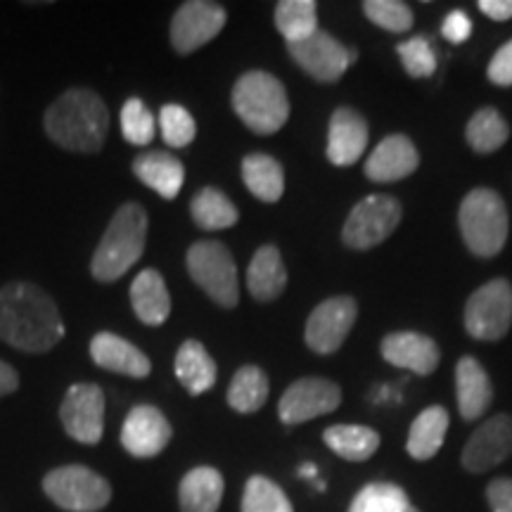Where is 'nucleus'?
Masks as SVG:
<instances>
[{
	"instance_id": "nucleus-1",
	"label": "nucleus",
	"mask_w": 512,
	"mask_h": 512,
	"mask_svg": "<svg viewBox=\"0 0 512 512\" xmlns=\"http://www.w3.org/2000/svg\"><path fill=\"white\" fill-rule=\"evenodd\" d=\"M64 320L46 290L34 283L0 287V339L27 354H46L64 339Z\"/></svg>"
},
{
	"instance_id": "nucleus-2",
	"label": "nucleus",
	"mask_w": 512,
	"mask_h": 512,
	"mask_svg": "<svg viewBox=\"0 0 512 512\" xmlns=\"http://www.w3.org/2000/svg\"><path fill=\"white\" fill-rule=\"evenodd\" d=\"M48 138L55 145L79 155H93L110 133V110L91 88H69L46 110Z\"/></svg>"
},
{
	"instance_id": "nucleus-3",
	"label": "nucleus",
	"mask_w": 512,
	"mask_h": 512,
	"mask_svg": "<svg viewBox=\"0 0 512 512\" xmlns=\"http://www.w3.org/2000/svg\"><path fill=\"white\" fill-rule=\"evenodd\" d=\"M147 223L143 204H121L91 259V275L98 283H114L138 264L147 245Z\"/></svg>"
},
{
	"instance_id": "nucleus-4",
	"label": "nucleus",
	"mask_w": 512,
	"mask_h": 512,
	"mask_svg": "<svg viewBox=\"0 0 512 512\" xmlns=\"http://www.w3.org/2000/svg\"><path fill=\"white\" fill-rule=\"evenodd\" d=\"M230 102L242 124L259 136H273L290 119V98L283 81L264 69L242 74L235 81Z\"/></svg>"
},
{
	"instance_id": "nucleus-5",
	"label": "nucleus",
	"mask_w": 512,
	"mask_h": 512,
	"mask_svg": "<svg viewBox=\"0 0 512 512\" xmlns=\"http://www.w3.org/2000/svg\"><path fill=\"white\" fill-rule=\"evenodd\" d=\"M458 228L465 247L479 259L503 252L510 233L508 207L491 188H475L465 195L458 209Z\"/></svg>"
},
{
	"instance_id": "nucleus-6",
	"label": "nucleus",
	"mask_w": 512,
	"mask_h": 512,
	"mask_svg": "<svg viewBox=\"0 0 512 512\" xmlns=\"http://www.w3.org/2000/svg\"><path fill=\"white\" fill-rule=\"evenodd\" d=\"M185 268L211 302L235 309L240 302V278L230 249L219 240L195 242L185 254Z\"/></svg>"
},
{
	"instance_id": "nucleus-7",
	"label": "nucleus",
	"mask_w": 512,
	"mask_h": 512,
	"mask_svg": "<svg viewBox=\"0 0 512 512\" xmlns=\"http://www.w3.org/2000/svg\"><path fill=\"white\" fill-rule=\"evenodd\" d=\"M43 491L67 512H100L112 501V484L86 465H62L43 477Z\"/></svg>"
},
{
	"instance_id": "nucleus-8",
	"label": "nucleus",
	"mask_w": 512,
	"mask_h": 512,
	"mask_svg": "<svg viewBox=\"0 0 512 512\" xmlns=\"http://www.w3.org/2000/svg\"><path fill=\"white\" fill-rule=\"evenodd\" d=\"M512 328V285L494 278L470 294L465 304V330L479 342H498Z\"/></svg>"
},
{
	"instance_id": "nucleus-9",
	"label": "nucleus",
	"mask_w": 512,
	"mask_h": 512,
	"mask_svg": "<svg viewBox=\"0 0 512 512\" xmlns=\"http://www.w3.org/2000/svg\"><path fill=\"white\" fill-rule=\"evenodd\" d=\"M403 216L401 202L392 195H368L349 211L342 242L349 249H373L392 238Z\"/></svg>"
},
{
	"instance_id": "nucleus-10",
	"label": "nucleus",
	"mask_w": 512,
	"mask_h": 512,
	"mask_svg": "<svg viewBox=\"0 0 512 512\" xmlns=\"http://www.w3.org/2000/svg\"><path fill=\"white\" fill-rule=\"evenodd\" d=\"M358 318V302L351 294L325 299L311 311L304 328V342L313 354L330 356L342 349Z\"/></svg>"
},
{
	"instance_id": "nucleus-11",
	"label": "nucleus",
	"mask_w": 512,
	"mask_h": 512,
	"mask_svg": "<svg viewBox=\"0 0 512 512\" xmlns=\"http://www.w3.org/2000/svg\"><path fill=\"white\" fill-rule=\"evenodd\" d=\"M287 53L299 69H304L318 83L339 81L358 57L354 48H344L335 36L323 29H316L299 43H287Z\"/></svg>"
},
{
	"instance_id": "nucleus-12",
	"label": "nucleus",
	"mask_w": 512,
	"mask_h": 512,
	"mask_svg": "<svg viewBox=\"0 0 512 512\" xmlns=\"http://www.w3.org/2000/svg\"><path fill=\"white\" fill-rule=\"evenodd\" d=\"M64 432L83 446L100 444L105 432V392L93 382L72 384L60 406Z\"/></svg>"
},
{
	"instance_id": "nucleus-13",
	"label": "nucleus",
	"mask_w": 512,
	"mask_h": 512,
	"mask_svg": "<svg viewBox=\"0 0 512 512\" xmlns=\"http://www.w3.org/2000/svg\"><path fill=\"white\" fill-rule=\"evenodd\" d=\"M342 406V389L328 377H302L292 382L280 396L278 418L283 425L294 427L316 420Z\"/></svg>"
},
{
	"instance_id": "nucleus-14",
	"label": "nucleus",
	"mask_w": 512,
	"mask_h": 512,
	"mask_svg": "<svg viewBox=\"0 0 512 512\" xmlns=\"http://www.w3.org/2000/svg\"><path fill=\"white\" fill-rule=\"evenodd\" d=\"M228 22L223 5L211 0H188L171 19V46L178 55H190L221 34Z\"/></svg>"
},
{
	"instance_id": "nucleus-15",
	"label": "nucleus",
	"mask_w": 512,
	"mask_h": 512,
	"mask_svg": "<svg viewBox=\"0 0 512 512\" xmlns=\"http://www.w3.org/2000/svg\"><path fill=\"white\" fill-rule=\"evenodd\" d=\"M512 456V415L498 413L470 434L460 463L472 475H484Z\"/></svg>"
},
{
	"instance_id": "nucleus-16",
	"label": "nucleus",
	"mask_w": 512,
	"mask_h": 512,
	"mask_svg": "<svg viewBox=\"0 0 512 512\" xmlns=\"http://www.w3.org/2000/svg\"><path fill=\"white\" fill-rule=\"evenodd\" d=\"M174 430L166 415L157 406L140 403L131 408L121 427V446L133 458H155L169 446Z\"/></svg>"
},
{
	"instance_id": "nucleus-17",
	"label": "nucleus",
	"mask_w": 512,
	"mask_h": 512,
	"mask_svg": "<svg viewBox=\"0 0 512 512\" xmlns=\"http://www.w3.org/2000/svg\"><path fill=\"white\" fill-rule=\"evenodd\" d=\"M380 354L396 368L411 370L415 375H432L441 363V349L432 337L415 330L389 332L382 339Z\"/></svg>"
},
{
	"instance_id": "nucleus-18",
	"label": "nucleus",
	"mask_w": 512,
	"mask_h": 512,
	"mask_svg": "<svg viewBox=\"0 0 512 512\" xmlns=\"http://www.w3.org/2000/svg\"><path fill=\"white\" fill-rule=\"evenodd\" d=\"M420 166V152L415 143L403 133H394L377 143L366 159V176L373 183H396L413 176Z\"/></svg>"
},
{
	"instance_id": "nucleus-19",
	"label": "nucleus",
	"mask_w": 512,
	"mask_h": 512,
	"mask_svg": "<svg viewBox=\"0 0 512 512\" xmlns=\"http://www.w3.org/2000/svg\"><path fill=\"white\" fill-rule=\"evenodd\" d=\"M368 121L351 107H337L328 126V159L332 166H354L366 152Z\"/></svg>"
},
{
	"instance_id": "nucleus-20",
	"label": "nucleus",
	"mask_w": 512,
	"mask_h": 512,
	"mask_svg": "<svg viewBox=\"0 0 512 512\" xmlns=\"http://www.w3.org/2000/svg\"><path fill=\"white\" fill-rule=\"evenodd\" d=\"M91 358L98 368L133 377V380H145L152 373V363L145 351L114 332H98L91 339Z\"/></svg>"
},
{
	"instance_id": "nucleus-21",
	"label": "nucleus",
	"mask_w": 512,
	"mask_h": 512,
	"mask_svg": "<svg viewBox=\"0 0 512 512\" xmlns=\"http://www.w3.org/2000/svg\"><path fill=\"white\" fill-rule=\"evenodd\" d=\"M456 399L463 420H479L494 401V384L475 356H463L458 361Z\"/></svg>"
},
{
	"instance_id": "nucleus-22",
	"label": "nucleus",
	"mask_w": 512,
	"mask_h": 512,
	"mask_svg": "<svg viewBox=\"0 0 512 512\" xmlns=\"http://www.w3.org/2000/svg\"><path fill=\"white\" fill-rule=\"evenodd\" d=\"M133 174L140 183L169 202L181 195L185 183V166L181 159L162 150L143 152L133 159Z\"/></svg>"
},
{
	"instance_id": "nucleus-23",
	"label": "nucleus",
	"mask_w": 512,
	"mask_h": 512,
	"mask_svg": "<svg viewBox=\"0 0 512 512\" xmlns=\"http://www.w3.org/2000/svg\"><path fill=\"white\" fill-rule=\"evenodd\" d=\"M131 306L140 323L159 328L171 316V294L164 275L155 268H145L131 283Z\"/></svg>"
},
{
	"instance_id": "nucleus-24",
	"label": "nucleus",
	"mask_w": 512,
	"mask_h": 512,
	"mask_svg": "<svg viewBox=\"0 0 512 512\" xmlns=\"http://www.w3.org/2000/svg\"><path fill=\"white\" fill-rule=\"evenodd\" d=\"M287 287V268L283 254L275 245L259 247L247 268V290L256 302H273Z\"/></svg>"
},
{
	"instance_id": "nucleus-25",
	"label": "nucleus",
	"mask_w": 512,
	"mask_h": 512,
	"mask_svg": "<svg viewBox=\"0 0 512 512\" xmlns=\"http://www.w3.org/2000/svg\"><path fill=\"white\" fill-rule=\"evenodd\" d=\"M223 475L216 467H192L178 486V505L181 512H219L223 501Z\"/></svg>"
},
{
	"instance_id": "nucleus-26",
	"label": "nucleus",
	"mask_w": 512,
	"mask_h": 512,
	"mask_svg": "<svg viewBox=\"0 0 512 512\" xmlns=\"http://www.w3.org/2000/svg\"><path fill=\"white\" fill-rule=\"evenodd\" d=\"M176 377L178 382L188 389V394L200 396L209 392L216 384V377H219V368H216V361L211 354L197 339H188V342L181 344V349L176 351Z\"/></svg>"
},
{
	"instance_id": "nucleus-27",
	"label": "nucleus",
	"mask_w": 512,
	"mask_h": 512,
	"mask_svg": "<svg viewBox=\"0 0 512 512\" xmlns=\"http://www.w3.org/2000/svg\"><path fill=\"white\" fill-rule=\"evenodd\" d=\"M242 181L259 202H278L285 195V169L278 159L252 152L242 159Z\"/></svg>"
},
{
	"instance_id": "nucleus-28",
	"label": "nucleus",
	"mask_w": 512,
	"mask_h": 512,
	"mask_svg": "<svg viewBox=\"0 0 512 512\" xmlns=\"http://www.w3.org/2000/svg\"><path fill=\"white\" fill-rule=\"evenodd\" d=\"M448 422H451V418H448V411L444 406L425 408L413 420L411 432H408V456L415 460H430L437 456L441 446H444Z\"/></svg>"
},
{
	"instance_id": "nucleus-29",
	"label": "nucleus",
	"mask_w": 512,
	"mask_h": 512,
	"mask_svg": "<svg viewBox=\"0 0 512 512\" xmlns=\"http://www.w3.org/2000/svg\"><path fill=\"white\" fill-rule=\"evenodd\" d=\"M323 441L335 456L349 463H366L380 448V434L368 425H332L323 432Z\"/></svg>"
},
{
	"instance_id": "nucleus-30",
	"label": "nucleus",
	"mask_w": 512,
	"mask_h": 512,
	"mask_svg": "<svg viewBox=\"0 0 512 512\" xmlns=\"http://www.w3.org/2000/svg\"><path fill=\"white\" fill-rule=\"evenodd\" d=\"M190 216L202 230H226L238 223L240 211L226 192L219 188H202L192 197Z\"/></svg>"
},
{
	"instance_id": "nucleus-31",
	"label": "nucleus",
	"mask_w": 512,
	"mask_h": 512,
	"mask_svg": "<svg viewBox=\"0 0 512 512\" xmlns=\"http://www.w3.org/2000/svg\"><path fill=\"white\" fill-rule=\"evenodd\" d=\"M268 375L259 366H242L230 380L226 401L235 413L249 415L264 408L268 401Z\"/></svg>"
},
{
	"instance_id": "nucleus-32",
	"label": "nucleus",
	"mask_w": 512,
	"mask_h": 512,
	"mask_svg": "<svg viewBox=\"0 0 512 512\" xmlns=\"http://www.w3.org/2000/svg\"><path fill=\"white\" fill-rule=\"evenodd\" d=\"M465 138L467 145L479 152V155H491V152L501 150L508 143L510 126L496 107H482L467 121Z\"/></svg>"
},
{
	"instance_id": "nucleus-33",
	"label": "nucleus",
	"mask_w": 512,
	"mask_h": 512,
	"mask_svg": "<svg viewBox=\"0 0 512 512\" xmlns=\"http://www.w3.org/2000/svg\"><path fill=\"white\" fill-rule=\"evenodd\" d=\"M275 29L285 43H299L318 29V5L313 0H280L275 5Z\"/></svg>"
},
{
	"instance_id": "nucleus-34",
	"label": "nucleus",
	"mask_w": 512,
	"mask_h": 512,
	"mask_svg": "<svg viewBox=\"0 0 512 512\" xmlns=\"http://www.w3.org/2000/svg\"><path fill=\"white\" fill-rule=\"evenodd\" d=\"M349 512H420L399 484L373 482L354 496Z\"/></svg>"
},
{
	"instance_id": "nucleus-35",
	"label": "nucleus",
	"mask_w": 512,
	"mask_h": 512,
	"mask_svg": "<svg viewBox=\"0 0 512 512\" xmlns=\"http://www.w3.org/2000/svg\"><path fill=\"white\" fill-rule=\"evenodd\" d=\"M242 512H294V508L285 491L273 479L254 475L245 484Z\"/></svg>"
},
{
	"instance_id": "nucleus-36",
	"label": "nucleus",
	"mask_w": 512,
	"mask_h": 512,
	"mask_svg": "<svg viewBox=\"0 0 512 512\" xmlns=\"http://www.w3.org/2000/svg\"><path fill=\"white\" fill-rule=\"evenodd\" d=\"M155 117L140 98H128L121 107V133L131 145H150L155 140Z\"/></svg>"
},
{
	"instance_id": "nucleus-37",
	"label": "nucleus",
	"mask_w": 512,
	"mask_h": 512,
	"mask_svg": "<svg viewBox=\"0 0 512 512\" xmlns=\"http://www.w3.org/2000/svg\"><path fill=\"white\" fill-rule=\"evenodd\" d=\"M159 128H162V138L169 147H188L197 136V124L192 114L176 102H169L159 110Z\"/></svg>"
},
{
	"instance_id": "nucleus-38",
	"label": "nucleus",
	"mask_w": 512,
	"mask_h": 512,
	"mask_svg": "<svg viewBox=\"0 0 512 512\" xmlns=\"http://www.w3.org/2000/svg\"><path fill=\"white\" fill-rule=\"evenodd\" d=\"M363 12L375 27L392 31V34H403L413 27L411 5L401 3V0H366Z\"/></svg>"
},
{
	"instance_id": "nucleus-39",
	"label": "nucleus",
	"mask_w": 512,
	"mask_h": 512,
	"mask_svg": "<svg viewBox=\"0 0 512 512\" xmlns=\"http://www.w3.org/2000/svg\"><path fill=\"white\" fill-rule=\"evenodd\" d=\"M396 55L401 57L403 69L413 79H430L437 72V55L425 36H413L396 46Z\"/></svg>"
},
{
	"instance_id": "nucleus-40",
	"label": "nucleus",
	"mask_w": 512,
	"mask_h": 512,
	"mask_svg": "<svg viewBox=\"0 0 512 512\" xmlns=\"http://www.w3.org/2000/svg\"><path fill=\"white\" fill-rule=\"evenodd\" d=\"M486 76L494 86L510 88L512 86V38L505 46L498 48V53L491 57L489 69H486Z\"/></svg>"
},
{
	"instance_id": "nucleus-41",
	"label": "nucleus",
	"mask_w": 512,
	"mask_h": 512,
	"mask_svg": "<svg viewBox=\"0 0 512 512\" xmlns=\"http://www.w3.org/2000/svg\"><path fill=\"white\" fill-rule=\"evenodd\" d=\"M441 34L448 43H465L472 36V19L463 10H453L441 24Z\"/></svg>"
},
{
	"instance_id": "nucleus-42",
	"label": "nucleus",
	"mask_w": 512,
	"mask_h": 512,
	"mask_svg": "<svg viewBox=\"0 0 512 512\" xmlns=\"http://www.w3.org/2000/svg\"><path fill=\"white\" fill-rule=\"evenodd\" d=\"M486 501L491 512H512V479L498 477L486 486Z\"/></svg>"
},
{
	"instance_id": "nucleus-43",
	"label": "nucleus",
	"mask_w": 512,
	"mask_h": 512,
	"mask_svg": "<svg viewBox=\"0 0 512 512\" xmlns=\"http://www.w3.org/2000/svg\"><path fill=\"white\" fill-rule=\"evenodd\" d=\"M477 8L489 19H496V22L512 19V0H479Z\"/></svg>"
},
{
	"instance_id": "nucleus-44",
	"label": "nucleus",
	"mask_w": 512,
	"mask_h": 512,
	"mask_svg": "<svg viewBox=\"0 0 512 512\" xmlns=\"http://www.w3.org/2000/svg\"><path fill=\"white\" fill-rule=\"evenodd\" d=\"M19 387V375L17 370L10 366V363L0 361V396H8L12 392H17Z\"/></svg>"
},
{
	"instance_id": "nucleus-45",
	"label": "nucleus",
	"mask_w": 512,
	"mask_h": 512,
	"mask_svg": "<svg viewBox=\"0 0 512 512\" xmlns=\"http://www.w3.org/2000/svg\"><path fill=\"white\" fill-rule=\"evenodd\" d=\"M299 475H304V477H316V465H311V463H306L302 470H299Z\"/></svg>"
}]
</instances>
